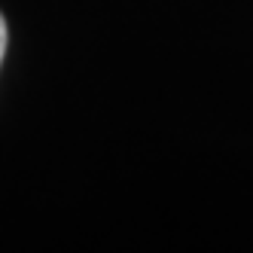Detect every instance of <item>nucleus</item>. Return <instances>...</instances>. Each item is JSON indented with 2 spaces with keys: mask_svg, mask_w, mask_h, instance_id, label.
Wrapping results in <instances>:
<instances>
[{
  "mask_svg": "<svg viewBox=\"0 0 253 253\" xmlns=\"http://www.w3.org/2000/svg\"><path fill=\"white\" fill-rule=\"evenodd\" d=\"M3 52H6V22L0 15V61H3Z\"/></svg>",
  "mask_w": 253,
  "mask_h": 253,
  "instance_id": "f257e3e1",
  "label": "nucleus"
}]
</instances>
